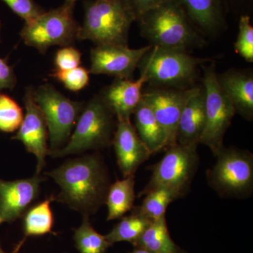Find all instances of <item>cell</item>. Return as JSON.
<instances>
[{"label":"cell","instance_id":"obj_12","mask_svg":"<svg viewBox=\"0 0 253 253\" xmlns=\"http://www.w3.org/2000/svg\"><path fill=\"white\" fill-rule=\"evenodd\" d=\"M152 45L131 49L122 44H101L91 50L89 73L129 79Z\"/></svg>","mask_w":253,"mask_h":253},{"label":"cell","instance_id":"obj_30","mask_svg":"<svg viewBox=\"0 0 253 253\" xmlns=\"http://www.w3.org/2000/svg\"><path fill=\"white\" fill-rule=\"evenodd\" d=\"M81 51L73 46H63L56 51L54 56L55 69L68 71L81 64Z\"/></svg>","mask_w":253,"mask_h":253},{"label":"cell","instance_id":"obj_34","mask_svg":"<svg viewBox=\"0 0 253 253\" xmlns=\"http://www.w3.org/2000/svg\"><path fill=\"white\" fill-rule=\"evenodd\" d=\"M128 253H153L150 252V251H147V250H145L143 249H140V248H134V250L131 252Z\"/></svg>","mask_w":253,"mask_h":253},{"label":"cell","instance_id":"obj_2","mask_svg":"<svg viewBox=\"0 0 253 253\" xmlns=\"http://www.w3.org/2000/svg\"><path fill=\"white\" fill-rule=\"evenodd\" d=\"M137 21L141 34L152 46L187 51L205 44L177 0H169L149 10Z\"/></svg>","mask_w":253,"mask_h":253},{"label":"cell","instance_id":"obj_27","mask_svg":"<svg viewBox=\"0 0 253 253\" xmlns=\"http://www.w3.org/2000/svg\"><path fill=\"white\" fill-rule=\"evenodd\" d=\"M23 117V110L14 99L0 94V131L14 132L17 130Z\"/></svg>","mask_w":253,"mask_h":253},{"label":"cell","instance_id":"obj_9","mask_svg":"<svg viewBox=\"0 0 253 253\" xmlns=\"http://www.w3.org/2000/svg\"><path fill=\"white\" fill-rule=\"evenodd\" d=\"M205 126L199 144L206 145L214 156L224 147V137L236 110L218 81L214 63L204 67Z\"/></svg>","mask_w":253,"mask_h":253},{"label":"cell","instance_id":"obj_23","mask_svg":"<svg viewBox=\"0 0 253 253\" xmlns=\"http://www.w3.org/2000/svg\"><path fill=\"white\" fill-rule=\"evenodd\" d=\"M133 246L153 253H179L181 250L169 235L166 217L153 221Z\"/></svg>","mask_w":253,"mask_h":253},{"label":"cell","instance_id":"obj_24","mask_svg":"<svg viewBox=\"0 0 253 253\" xmlns=\"http://www.w3.org/2000/svg\"><path fill=\"white\" fill-rule=\"evenodd\" d=\"M121 219L112 230L105 235L111 246L123 241L130 243L134 246L153 221L141 214L136 207L132 208L130 214L123 216Z\"/></svg>","mask_w":253,"mask_h":253},{"label":"cell","instance_id":"obj_5","mask_svg":"<svg viewBox=\"0 0 253 253\" xmlns=\"http://www.w3.org/2000/svg\"><path fill=\"white\" fill-rule=\"evenodd\" d=\"M74 7L75 5L63 3L25 23L20 32L21 39L42 54L51 46H71L78 39L81 28L73 15Z\"/></svg>","mask_w":253,"mask_h":253},{"label":"cell","instance_id":"obj_15","mask_svg":"<svg viewBox=\"0 0 253 253\" xmlns=\"http://www.w3.org/2000/svg\"><path fill=\"white\" fill-rule=\"evenodd\" d=\"M112 145L124 177L134 175L139 166L152 155L141 140L131 121H118Z\"/></svg>","mask_w":253,"mask_h":253},{"label":"cell","instance_id":"obj_6","mask_svg":"<svg viewBox=\"0 0 253 253\" xmlns=\"http://www.w3.org/2000/svg\"><path fill=\"white\" fill-rule=\"evenodd\" d=\"M207 172L209 185L223 197L246 198L253 189V155L246 150L223 147Z\"/></svg>","mask_w":253,"mask_h":253},{"label":"cell","instance_id":"obj_22","mask_svg":"<svg viewBox=\"0 0 253 253\" xmlns=\"http://www.w3.org/2000/svg\"><path fill=\"white\" fill-rule=\"evenodd\" d=\"M134 186V174L111 184L105 204L108 208V221L121 219L132 210L136 198Z\"/></svg>","mask_w":253,"mask_h":253},{"label":"cell","instance_id":"obj_37","mask_svg":"<svg viewBox=\"0 0 253 253\" xmlns=\"http://www.w3.org/2000/svg\"><path fill=\"white\" fill-rule=\"evenodd\" d=\"M0 253H5L4 251H3V250L1 249V246H0Z\"/></svg>","mask_w":253,"mask_h":253},{"label":"cell","instance_id":"obj_21","mask_svg":"<svg viewBox=\"0 0 253 253\" xmlns=\"http://www.w3.org/2000/svg\"><path fill=\"white\" fill-rule=\"evenodd\" d=\"M55 201L54 195L34 205L23 216V239L18 244L15 252H18L29 236L45 235L52 232L54 216L51 211V203Z\"/></svg>","mask_w":253,"mask_h":253},{"label":"cell","instance_id":"obj_26","mask_svg":"<svg viewBox=\"0 0 253 253\" xmlns=\"http://www.w3.org/2000/svg\"><path fill=\"white\" fill-rule=\"evenodd\" d=\"M73 239L80 253H105L111 246L105 236L95 230L88 215H83V222L75 230Z\"/></svg>","mask_w":253,"mask_h":253},{"label":"cell","instance_id":"obj_1","mask_svg":"<svg viewBox=\"0 0 253 253\" xmlns=\"http://www.w3.org/2000/svg\"><path fill=\"white\" fill-rule=\"evenodd\" d=\"M46 174L61 189L55 201L67 205L83 216L94 214L106 204L111 178L104 159L99 154L67 160Z\"/></svg>","mask_w":253,"mask_h":253},{"label":"cell","instance_id":"obj_31","mask_svg":"<svg viewBox=\"0 0 253 253\" xmlns=\"http://www.w3.org/2000/svg\"><path fill=\"white\" fill-rule=\"evenodd\" d=\"M25 23L30 22L44 12L33 0H2Z\"/></svg>","mask_w":253,"mask_h":253},{"label":"cell","instance_id":"obj_19","mask_svg":"<svg viewBox=\"0 0 253 253\" xmlns=\"http://www.w3.org/2000/svg\"><path fill=\"white\" fill-rule=\"evenodd\" d=\"M134 127L141 140L151 154L167 148V139L163 128L149 104L141 99L134 111Z\"/></svg>","mask_w":253,"mask_h":253},{"label":"cell","instance_id":"obj_16","mask_svg":"<svg viewBox=\"0 0 253 253\" xmlns=\"http://www.w3.org/2000/svg\"><path fill=\"white\" fill-rule=\"evenodd\" d=\"M146 78L141 75L137 81L116 78L112 84L106 86L100 95L118 121H131V115L142 99L143 86Z\"/></svg>","mask_w":253,"mask_h":253},{"label":"cell","instance_id":"obj_36","mask_svg":"<svg viewBox=\"0 0 253 253\" xmlns=\"http://www.w3.org/2000/svg\"><path fill=\"white\" fill-rule=\"evenodd\" d=\"M179 253H188L186 252V251H184V250L181 249L180 251H179Z\"/></svg>","mask_w":253,"mask_h":253},{"label":"cell","instance_id":"obj_20","mask_svg":"<svg viewBox=\"0 0 253 253\" xmlns=\"http://www.w3.org/2000/svg\"><path fill=\"white\" fill-rule=\"evenodd\" d=\"M189 20L206 33L217 31L222 23L221 0H177Z\"/></svg>","mask_w":253,"mask_h":253},{"label":"cell","instance_id":"obj_11","mask_svg":"<svg viewBox=\"0 0 253 253\" xmlns=\"http://www.w3.org/2000/svg\"><path fill=\"white\" fill-rule=\"evenodd\" d=\"M26 113L16 135L11 139L21 141L28 152L37 158L36 173L41 174L49 156V131L44 115L33 98V88L26 89L24 97Z\"/></svg>","mask_w":253,"mask_h":253},{"label":"cell","instance_id":"obj_25","mask_svg":"<svg viewBox=\"0 0 253 253\" xmlns=\"http://www.w3.org/2000/svg\"><path fill=\"white\" fill-rule=\"evenodd\" d=\"M144 196L142 204L136 206V208L141 214L151 221L166 217L168 206L173 201L181 198L179 194L166 188L152 190Z\"/></svg>","mask_w":253,"mask_h":253},{"label":"cell","instance_id":"obj_8","mask_svg":"<svg viewBox=\"0 0 253 253\" xmlns=\"http://www.w3.org/2000/svg\"><path fill=\"white\" fill-rule=\"evenodd\" d=\"M33 98L47 125L49 154L62 149L72 134L84 102L70 99L50 83L33 89Z\"/></svg>","mask_w":253,"mask_h":253},{"label":"cell","instance_id":"obj_32","mask_svg":"<svg viewBox=\"0 0 253 253\" xmlns=\"http://www.w3.org/2000/svg\"><path fill=\"white\" fill-rule=\"evenodd\" d=\"M134 14L136 20L149 10L156 7L169 0H124Z\"/></svg>","mask_w":253,"mask_h":253},{"label":"cell","instance_id":"obj_4","mask_svg":"<svg viewBox=\"0 0 253 253\" xmlns=\"http://www.w3.org/2000/svg\"><path fill=\"white\" fill-rule=\"evenodd\" d=\"M134 14L124 0H94L86 5L83 26L78 40H88L96 45H127Z\"/></svg>","mask_w":253,"mask_h":253},{"label":"cell","instance_id":"obj_14","mask_svg":"<svg viewBox=\"0 0 253 253\" xmlns=\"http://www.w3.org/2000/svg\"><path fill=\"white\" fill-rule=\"evenodd\" d=\"M189 92L190 89L181 91L155 89L143 94L142 99L149 104L166 134L167 148L177 144L178 123Z\"/></svg>","mask_w":253,"mask_h":253},{"label":"cell","instance_id":"obj_10","mask_svg":"<svg viewBox=\"0 0 253 253\" xmlns=\"http://www.w3.org/2000/svg\"><path fill=\"white\" fill-rule=\"evenodd\" d=\"M206 59L194 57L186 50L152 46L139 66L146 83L158 86H178L191 81Z\"/></svg>","mask_w":253,"mask_h":253},{"label":"cell","instance_id":"obj_29","mask_svg":"<svg viewBox=\"0 0 253 253\" xmlns=\"http://www.w3.org/2000/svg\"><path fill=\"white\" fill-rule=\"evenodd\" d=\"M234 49L248 62L253 61V27L250 16H241L239 21V31Z\"/></svg>","mask_w":253,"mask_h":253},{"label":"cell","instance_id":"obj_33","mask_svg":"<svg viewBox=\"0 0 253 253\" xmlns=\"http://www.w3.org/2000/svg\"><path fill=\"white\" fill-rule=\"evenodd\" d=\"M17 78L14 68L6 60L0 58V91L4 89L12 90L16 86Z\"/></svg>","mask_w":253,"mask_h":253},{"label":"cell","instance_id":"obj_28","mask_svg":"<svg viewBox=\"0 0 253 253\" xmlns=\"http://www.w3.org/2000/svg\"><path fill=\"white\" fill-rule=\"evenodd\" d=\"M49 76L62 83L68 90L74 92L84 89L89 82V71L83 66H78L68 71L54 70Z\"/></svg>","mask_w":253,"mask_h":253},{"label":"cell","instance_id":"obj_35","mask_svg":"<svg viewBox=\"0 0 253 253\" xmlns=\"http://www.w3.org/2000/svg\"><path fill=\"white\" fill-rule=\"evenodd\" d=\"M77 1L78 0H65L64 3H66L68 4L75 5Z\"/></svg>","mask_w":253,"mask_h":253},{"label":"cell","instance_id":"obj_3","mask_svg":"<svg viewBox=\"0 0 253 253\" xmlns=\"http://www.w3.org/2000/svg\"><path fill=\"white\" fill-rule=\"evenodd\" d=\"M118 121L100 95L84 103L67 144L50 153L51 158L84 154L109 147L113 144Z\"/></svg>","mask_w":253,"mask_h":253},{"label":"cell","instance_id":"obj_7","mask_svg":"<svg viewBox=\"0 0 253 253\" xmlns=\"http://www.w3.org/2000/svg\"><path fill=\"white\" fill-rule=\"evenodd\" d=\"M197 146L176 144L167 148L162 159L152 168L151 179L139 196L158 188H166L183 197L189 191L199 168Z\"/></svg>","mask_w":253,"mask_h":253},{"label":"cell","instance_id":"obj_38","mask_svg":"<svg viewBox=\"0 0 253 253\" xmlns=\"http://www.w3.org/2000/svg\"><path fill=\"white\" fill-rule=\"evenodd\" d=\"M104 1H112V0H104Z\"/></svg>","mask_w":253,"mask_h":253},{"label":"cell","instance_id":"obj_13","mask_svg":"<svg viewBox=\"0 0 253 253\" xmlns=\"http://www.w3.org/2000/svg\"><path fill=\"white\" fill-rule=\"evenodd\" d=\"M44 178L41 174L15 181L0 179V224L23 217L36 202Z\"/></svg>","mask_w":253,"mask_h":253},{"label":"cell","instance_id":"obj_17","mask_svg":"<svg viewBox=\"0 0 253 253\" xmlns=\"http://www.w3.org/2000/svg\"><path fill=\"white\" fill-rule=\"evenodd\" d=\"M205 120L204 88H191L178 123L176 143L199 145L204 129Z\"/></svg>","mask_w":253,"mask_h":253},{"label":"cell","instance_id":"obj_18","mask_svg":"<svg viewBox=\"0 0 253 253\" xmlns=\"http://www.w3.org/2000/svg\"><path fill=\"white\" fill-rule=\"evenodd\" d=\"M223 90L231 100L236 112L248 121L253 118V77L251 73L231 70L217 76Z\"/></svg>","mask_w":253,"mask_h":253}]
</instances>
